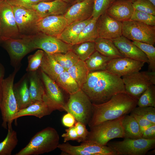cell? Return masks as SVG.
<instances>
[{
  "mask_svg": "<svg viewBox=\"0 0 155 155\" xmlns=\"http://www.w3.org/2000/svg\"><path fill=\"white\" fill-rule=\"evenodd\" d=\"M81 89L92 103L100 104L120 93H127L121 77L106 70L90 71Z\"/></svg>",
  "mask_w": 155,
  "mask_h": 155,
  "instance_id": "cell-1",
  "label": "cell"
},
{
  "mask_svg": "<svg viewBox=\"0 0 155 155\" xmlns=\"http://www.w3.org/2000/svg\"><path fill=\"white\" fill-rule=\"evenodd\" d=\"M137 100L127 93H120L102 103H92L90 128L103 122L115 120L129 114L137 106Z\"/></svg>",
  "mask_w": 155,
  "mask_h": 155,
  "instance_id": "cell-2",
  "label": "cell"
},
{
  "mask_svg": "<svg viewBox=\"0 0 155 155\" xmlns=\"http://www.w3.org/2000/svg\"><path fill=\"white\" fill-rule=\"evenodd\" d=\"M59 141L56 130L48 127L37 133L15 155H38L48 153L57 148Z\"/></svg>",
  "mask_w": 155,
  "mask_h": 155,
  "instance_id": "cell-3",
  "label": "cell"
},
{
  "mask_svg": "<svg viewBox=\"0 0 155 155\" xmlns=\"http://www.w3.org/2000/svg\"><path fill=\"white\" fill-rule=\"evenodd\" d=\"M20 69H14L3 81V94L0 109L3 120L2 126L6 129H12V123L19 111L13 87L16 75Z\"/></svg>",
  "mask_w": 155,
  "mask_h": 155,
  "instance_id": "cell-4",
  "label": "cell"
},
{
  "mask_svg": "<svg viewBox=\"0 0 155 155\" xmlns=\"http://www.w3.org/2000/svg\"><path fill=\"white\" fill-rule=\"evenodd\" d=\"M121 118L105 121L90 128V131H89L86 140L101 145H106L112 139L124 138Z\"/></svg>",
  "mask_w": 155,
  "mask_h": 155,
  "instance_id": "cell-5",
  "label": "cell"
},
{
  "mask_svg": "<svg viewBox=\"0 0 155 155\" xmlns=\"http://www.w3.org/2000/svg\"><path fill=\"white\" fill-rule=\"evenodd\" d=\"M92 103L81 90L70 95L65 111L71 114L77 121L86 125L88 124L92 114Z\"/></svg>",
  "mask_w": 155,
  "mask_h": 155,
  "instance_id": "cell-6",
  "label": "cell"
},
{
  "mask_svg": "<svg viewBox=\"0 0 155 155\" xmlns=\"http://www.w3.org/2000/svg\"><path fill=\"white\" fill-rule=\"evenodd\" d=\"M107 146L115 151L117 155H145L155 146V139L124 138L122 141L108 142Z\"/></svg>",
  "mask_w": 155,
  "mask_h": 155,
  "instance_id": "cell-7",
  "label": "cell"
},
{
  "mask_svg": "<svg viewBox=\"0 0 155 155\" xmlns=\"http://www.w3.org/2000/svg\"><path fill=\"white\" fill-rule=\"evenodd\" d=\"M0 44L8 53L10 64L14 69L20 68L23 58L36 49L31 37L3 39Z\"/></svg>",
  "mask_w": 155,
  "mask_h": 155,
  "instance_id": "cell-8",
  "label": "cell"
},
{
  "mask_svg": "<svg viewBox=\"0 0 155 155\" xmlns=\"http://www.w3.org/2000/svg\"><path fill=\"white\" fill-rule=\"evenodd\" d=\"M122 78L126 92L138 100L149 86L155 84V72L139 71Z\"/></svg>",
  "mask_w": 155,
  "mask_h": 155,
  "instance_id": "cell-9",
  "label": "cell"
},
{
  "mask_svg": "<svg viewBox=\"0 0 155 155\" xmlns=\"http://www.w3.org/2000/svg\"><path fill=\"white\" fill-rule=\"evenodd\" d=\"M122 35L129 40L154 45L155 26L134 21L122 22Z\"/></svg>",
  "mask_w": 155,
  "mask_h": 155,
  "instance_id": "cell-10",
  "label": "cell"
},
{
  "mask_svg": "<svg viewBox=\"0 0 155 155\" xmlns=\"http://www.w3.org/2000/svg\"><path fill=\"white\" fill-rule=\"evenodd\" d=\"M12 7L19 32L22 37L32 36L38 33L36 24L41 18L35 11L21 7Z\"/></svg>",
  "mask_w": 155,
  "mask_h": 155,
  "instance_id": "cell-11",
  "label": "cell"
},
{
  "mask_svg": "<svg viewBox=\"0 0 155 155\" xmlns=\"http://www.w3.org/2000/svg\"><path fill=\"white\" fill-rule=\"evenodd\" d=\"M39 71L45 90V95L43 101L53 111L57 110L65 111L66 103L59 86L55 81L50 78L40 68Z\"/></svg>",
  "mask_w": 155,
  "mask_h": 155,
  "instance_id": "cell-12",
  "label": "cell"
},
{
  "mask_svg": "<svg viewBox=\"0 0 155 155\" xmlns=\"http://www.w3.org/2000/svg\"><path fill=\"white\" fill-rule=\"evenodd\" d=\"M0 24L1 41L23 38L19 32L12 6L5 1L0 4Z\"/></svg>",
  "mask_w": 155,
  "mask_h": 155,
  "instance_id": "cell-13",
  "label": "cell"
},
{
  "mask_svg": "<svg viewBox=\"0 0 155 155\" xmlns=\"http://www.w3.org/2000/svg\"><path fill=\"white\" fill-rule=\"evenodd\" d=\"M35 48L49 54L65 53L71 50L72 45L66 43L57 37L38 33L31 36Z\"/></svg>",
  "mask_w": 155,
  "mask_h": 155,
  "instance_id": "cell-14",
  "label": "cell"
},
{
  "mask_svg": "<svg viewBox=\"0 0 155 155\" xmlns=\"http://www.w3.org/2000/svg\"><path fill=\"white\" fill-rule=\"evenodd\" d=\"M145 63L126 57L112 59L106 70L121 77L140 71Z\"/></svg>",
  "mask_w": 155,
  "mask_h": 155,
  "instance_id": "cell-15",
  "label": "cell"
},
{
  "mask_svg": "<svg viewBox=\"0 0 155 155\" xmlns=\"http://www.w3.org/2000/svg\"><path fill=\"white\" fill-rule=\"evenodd\" d=\"M122 22L117 21L106 13L97 19L96 28L98 37L113 40L122 35Z\"/></svg>",
  "mask_w": 155,
  "mask_h": 155,
  "instance_id": "cell-16",
  "label": "cell"
},
{
  "mask_svg": "<svg viewBox=\"0 0 155 155\" xmlns=\"http://www.w3.org/2000/svg\"><path fill=\"white\" fill-rule=\"evenodd\" d=\"M68 25L63 15L50 16L41 18L36 28L38 33L57 37Z\"/></svg>",
  "mask_w": 155,
  "mask_h": 155,
  "instance_id": "cell-17",
  "label": "cell"
},
{
  "mask_svg": "<svg viewBox=\"0 0 155 155\" xmlns=\"http://www.w3.org/2000/svg\"><path fill=\"white\" fill-rule=\"evenodd\" d=\"M111 40L124 57L148 63V59L145 54L123 35Z\"/></svg>",
  "mask_w": 155,
  "mask_h": 155,
  "instance_id": "cell-18",
  "label": "cell"
},
{
  "mask_svg": "<svg viewBox=\"0 0 155 155\" xmlns=\"http://www.w3.org/2000/svg\"><path fill=\"white\" fill-rule=\"evenodd\" d=\"M93 5V0H85L74 3L69 7L63 15L68 24L75 21L84 20L92 17Z\"/></svg>",
  "mask_w": 155,
  "mask_h": 155,
  "instance_id": "cell-19",
  "label": "cell"
},
{
  "mask_svg": "<svg viewBox=\"0 0 155 155\" xmlns=\"http://www.w3.org/2000/svg\"><path fill=\"white\" fill-rule=\"evenodd\" d=\"M69 7L68 3L62 0H54L41 1L28 8L35 11L42 18L50 16L63 15Z\"/></svg>",
  "mask_w": 155,
  "mask_h": 155,
  "instance_id": "cell-20",
  "label": "cell"
},
{
  "mask_svg": "<svg viewBox=\"0 0 155 155\" xmlns=\"http://www.w3.org/2000/svg\"><path fill=\"white\" fill-rule=\"evenodd\" d=\"M13 90L19 110L24 108L32 103L29 90V82L27 73L13 84Z\"/></svg>",
  "mask_w": 155,
  "mask_h": 155,
  "instance_id": "cell-21",
  "label": "cell"
},
{
  "mask_svg": "<svg viewBox=\"0 0 155 155\" xmlns=\"http://www.w3.org/2000/svg\"><path fill=\"white\" fill-rule=\"evenodd\" d=\"M134 11L132 2L125 0H116L106 13L115 20L123 22L130 20Z\"/></svg>",
  "mask_w": 155,
  "mask_h": 155,
  "instance_id": "cell-22",
  "label": "cell"
},
{
  "mask_svg": "<svg viewBox=\"0 0 155 155\" xmlns=\"http://www.w3.org/2000/svg\"><path fill=\"white\" fill-rule=\"evenodd\" d=\"M53 111L43 101H37L32 102L26 107L19 110L14 117V120L26 116H33L40 119L50 115Z\"/></svg>",
  "mask_w": 155,
  "mask_h": 155,
  "instance_id": "cell-23",
  "label": "cell"
},
{
  "mask_svg": "<svg viewBox=\"0 0 155 155\" xmlns=\"http://www.w3.org/2000/svg\"><path fill=\"white\" fill-rule=\"evenodd\" d=\"M92 19L91 17L85 20L76 21L71 23L65 27L57 37L66 43L72 44Z\"/></svg>",
  "mask_w": 155,
  "mask_h": 155,
  "instance_id": "cell-24",
  "label": "cell"
},
{
  "mask_svg": "<svg viewBox=\"0 0 155 155\" xmlns=\"http://www.w3.org/2000/svg\"><path fill=\"white\" fill-rule=\"evenodd\" d=\"M27 73L31 101L32 103L37 101H43L45 95V90L38 69Z\"/></svg>",
  "mask_w": 155,
  "mask_h": 155,
  "instance_id": "cell-25",
  "label": "cell"
},
{
  "mask_svg": "<svg viewBox=\"0 0 155 155\" xmlns=\"http://www.w3.org/2000/svg\"><path fill=\"white\" fill-rule=\"evenodd\" d=\"M40 69L50 78L55 81L65 70L51 55L44 53Z\"/></svg>",
  "mask_w": 155,
  "mask_h": 155,
  "instance_id": "cell-26",
  "label": "cell"
},
{
  "mask_svg": "<svg viewBox=\"0 0 155 155\" xmlns=\"http://www.w3.org/2000/svg\"><path fill=\"white\" fill-rule=\"evenodd\" d=\"M121 122L124 138H142V133L140 127L134 117L130 115H126L121 117Z\"/></svg>",
  "mask_w": 155,
  "mask_h": 155,
  "instance_id": "cell-27",
  "label": "cell"
},
{
  "mask_svg": "<svg viewBox=\"0 0 155 155\" xmlns=\"http://www.w3.org/2000/svg\"><path fill=\"white\" fill-rule=\"evenodd\" d=\"M95 50L112 59L124 57L111 40L98 37L94 41Z\"/></svg>",
  "mask_w": 155,
  "mask_h": 155,
  "instance_id": "cell-28",
  "label": "cell"
},
{
  "mask_svg": "<svg viewBox=\"0 0 155 155\" xmlns=\"http://www.w3.org/2000/svg\"><path fill=\"white\" fill-rule=\"evenodd\" d=\"M67 71L81 89L85 82L90 72L85 62L80 59Z\"/></svg>",
  "mask_w": 155,
  "mask_h": 155,
  "instance_id": "cell-29",
  "label": "cell"
},
{
  "mask_svg": "<svg viewBox=\"0 0 155 155\" xmlns=\"http://www.w3.org/2000/svg\"><path fill=\"white\" fill-rule=\"evenodd\" d=\"M112 59L95 51L85 62L90 71L106 70Z\"/></svg>",
  "mask_w": 155,
  "mask_h": 155,
  "instance_id": "cell-30",
  "label": "cell"
},
{
  "mask_svg": "<svg viewBox=\"0 0 155 155\" xmlns=\"http://www.w3.org/2000/svg\"><path fill=\"white\" fill-rule=\"evenodd\" d=\"M97 20L92 18L71 45L86 42H94L98 37L96 28Z\"/></svg>",
  "mask_w": 155,
  "mask_h": 155,
  "instance_id": "cell-31",
  "label": "cell"
},
{
  "mask_svg": "<svg viewBox=\"0 0 155 155\" xmlns=\"http://www.w3.org/2000/svg\"><path fill=\"white\" fill-rule=\"evenodd\" d=\"M55 82L59 87L62 88L69 95L81 89L77 82L67 71H64L61 73Z\"/></svg>",
  "mask_w": 155,
  "mask_h": 155,
  "instance_id": "cell-32",
  "label": "cell"
},
{
  "mask_svg": "<svg viewBox=\"0 0 155 155\" xmlns=\"http://www.w3.org/2000/svg\"><path fill=\"white\" fill-rule=\"evenodd\" d=\"M86 151L91 155H117L116 152L106 145H102L85 140L80 145Z\"/></svg>",
  "mask_w": 155,
  "mask_h": 155,
  "instance_id": "cell-33",
  "label": "cell"
},
{
  "mask_svg": "<svg viewBox=\"0 0 155 155\" xmlns=\"http://www.w3.org/2000/svg\"><path fill=\"white\" fill-rule=\"evenodd\" d=\"M71 50L80 60L85 61L96 51L94 42H86L72 45Z\"/></svg>",
  "mask_w": 155,
  "mask_h": 155,
  "instance_id": "cell-34",
  "label": "cell"
},
{
  "mask_svg": "<svg viewBox=\"0 0 155 155\" xmlns=\"http://www.w3.org/2000/svg\"><path fill=\"white\" fill-rule=\"evenodd\" d=\"M8 129L6 137L0 142V155H11L18 144L16 132L12 129Z\"/></svg>",
  "mask_w": 155,
  "mask_h": 155,
  "instance_id": "cell-35",
  "label": "cell"
},
{
  "mask_svg": "<svg viewBox=\"0 0 155 155\" xmlns=\"http://www.w3.org/2000/svg\"><path fill=\"white\" fill-rule=\"evenodd\" d=\"M51 55L65 71H67L79 60L78 57L71 50L65 53H58Z\"/></svg>",
  "mask_w": 155,
  "mask_h": 155,
  "instance_id": "cell-36",
  "label": "cell"
},
{
  "mask_svg": "<svg viewBox=\"0 0 155 155\" xmlns=\"http://www.w3.org/2000/svg\"><path fill=\"white\" fill-rule=\"evenodd\" d=\"M132 42L146 55L148 60L150 71L155 72V48L153 45L137 41Z\"/></svg>",
  "mask_w": 155,
  "mask_h": 155,
  "instance_id": "cell-37",
  "label": "cell"
},
{
  "mask_svg": "<svg viewBox=\"0 0 155 155\" xmlns=\"http://www.w3.org/2000/svg\"><path fill=\"white\" fill-rule=\"evenodd\" d=\"M137 105L140 107H155V86H149L137 100Z\"/></svg>",
  "mask_w": 155,
  "mask_h": 155,
  "instance_id": "cell-38",
  "label": "cell"
},
{
  "mask_svg": "<svg viewBox=\"0 0 155 155\" xmlns=\"http://www.w3.org/2000/svg\"><path fill=\"white\" fill-rule=\"evenodd\" d=\"M116 0H93L92 17L97 20L101 15L106 13Z\"/></svg>",
  "mask_w": 155,
  "mask_h": 155,
  "instance_id": "cell-39",
  "label": "cell"
},
{
  "mask_svg": "<svg viewBox=\"0 0 155 155\" xmlns=\"http://www.w3.org/2000/svg\"><path fill=\"white\" fill-rule=\"evenodd\" d=\"M44 53L42 50L39 49L28 57V65L26 69L27 72L34 71L40 68Z\"/></svg>",
  "mask_w": 155,
  "mask_h": 155,
  "instance_id": "cell-40",
  "label": "cell"
},
{
  "mask_svg": "<svg viewBox=\"0 0 155 155\" xmlns=\"http://www.w3.org/2000/svg\"><path fill=\"white\" fill-rule=\"evenodd\" d=\"M139 22L147 25L155 26V16L134 10L129 20Z\"/></svg>",
  "mask_w": 155,
  "mask_h": 155,
  "instance_id": "cell-41",
  "label": "cell"
},
{
  "mask_svg": "<svg viewBox=\"0 0 155 155\" xmlns=\"http://www.w3.org/2000/svg\"><path fill=\"white\" fill-rule=\"evenodd\" d=\"M57 148L68 155H91L89 153L83 149L80 146H73L68 142L59 144Z\"/></svg>",
  "mask_w": 155,
  "mask_h": 155,
  "instance_id": "cell-42",
  "label": "cell"
},
{
  "mask_svg": "<svg viewBox=\"0 0 155 155\" xmlns=\"http://www.w3.org/2000/svg\"><path fill=\"white\" fill-rule=\"evenodd\" d=\"M130 113L141 116L155 124V107L136 106Z\"/></svg>",
  "mask_w": 155,
  "mask_h": 155,
  "instance_id": "cell-43",
  "label": "cell"
},
{
  "mask_svg": "<svg viewBox=\"0 0 155 155\" xmlns=\"http://www.w3.org/2000/svg\"><path fill=\"white\" fill-rule=\"evenodd\" d=\"M132 5L134 10L155 16V6L148 0H135Z\"/></svg>",
  "mask_w": 155,
  "mask_h": 155,
  "instance_id": "cell-44",
  "label": "cell"
},
{
  "mask_svg": "<svg viewBox=\"0 0 155 155\" xmlns=\"http://www.w3.org/2000/svg\"><path fill=\"white\" fill-rule=\"evenodd\" d=\"M6 1L12 6L21 7L27 8L42 1L41 0H7Z\"/></svg>",
  "mask_w": 155,
  "mask_h": 155,
  "instance_id": "cell-45",
  "label": "cell"
},
{
  "mask_svg": "<svg viewBox=\"0 0 155 155\" xmlns=\"http://www.w3.org/2000/svg\"><path fill=\"white\" fill-rule=\"evenodd\" d=\"M74 126L79 138V142L86 140L89 132L86 125L81 122L77 121Z\"/></svg>",
  "mask_w": 155,
  "mask_h": 155,
  "instance_id": "cell-46",
  "label": "cell"
},
{
  "mask_svg": "<svg viewBox=\"0 0 155 155\" xmlns=\"http://www.w3.org/2000/svg\"><path fill=\"white\" fill-rule=\"evenodd\" d=\"M65 133L61 135L64 143L70 140H76L79 142V138L74 126L65 129Z\"/></svg>",
  "mask_w": 155,
  "mask_h": 155,
  "instance_id": "cell-47",
  "label": "cell"
},
{
  "mask_svg": "<svg viewBox=\"0 0 155 155\" xmlns=\"http://www.w3.org/2000/svg\"><path fill=\"white\" fill-rule=\"evenodd\" d=\"M134 117L140 126L142 133L148 127L155 124L151 122L145 118L139 115L130 113Z\"/></svg>",
  "mask_w": 155,
  "mask_h": 155,
  "instance_id": "cell-48",
  "label": "cell"
},
{
  "mask_svg": "<svg viewBox=\"0 0 155 155\" xmlns=\"http://www.w3.org/2000/svg\"><path fill=\"white\" fill-rule=\"evenodd\" d=\"M76 120L74 116L68 112L65 114L62 119V123L63 125L68 127L74 126L76 123Z\"/></svg>",
  "mask_w": 155,
  "mask_h": 155,
  "instance_id": "cell-49",
  "label": "cell"
},
{
  "mask_svg": "<svg viewBox=\"0 0 155 155\" xmlns=\"http://www.w3.org/2000/svg\"><path fill=\"white\" fill-rule=\"evenodd\" d=\"M142 138L146 139H155V124L150 126L144 130Z\"/></svg>",
  "mask_w": 155,
  "mask_h": 155,
  "instance_id": "cell-50",
  "label": "cell"
},
{
  "mask_svg": "<svg viewBox=\"0 0 155 155\" xmlns=\"http://www.w3.org/2000/svg\"><path fill=\"white\" fill-rule=\"evenodd\" d=\"M5 69L3 65L0 63V106L3 94V81L4 79Z\"/></svg>",
  "mask_w": 155,
  "mask_h": 155,
  "instance_id": "cell-51",
  "label": "cell"
},
{
  "mask_svg": "<svg viewBox=\"0 0 155 155\" xmlns=\"http://www.w3.org/2000/svg\"><path fill=\"white\" fill-rule=\"evenodd\" d=\"M152 3L155 6V0H148Z\"/></svg>",
  "mask_w": 155,
  "mask_h": 155,
  "instance_id": "cell-52",
  "label": "cell"
},
{
  "mask_svg": "<svg viewBox=\"0 0 155 155\" xmlns=\"http://www.w3.org/2000/svg\"><path fill=\"white\" fill-rule=\"evenodd\" d=\"M84 0H75L74 1V3L81 2Z\"/></svg>",
  "mask_w": 155,
  "mask_h": 155,
  "instance_id": "cell-53",
  "label": "cell"
},
{
  "mask_svg": "<svg viewBox=\"0 0 155 155\" xmlns=\"http://www.w3.org/2000/svg\"><path fill=\"white\" fill-rule=\"evenodd\" d=\"M42 1L49 2L53 1L54 0H41Z\"/></svg>",
  "mask_w": 155,
  "mask_h": 155,
  "instance_id": "cell-54",
  "label": "cell"
},
{
  "mask_svg": "<svg viewBox=\"0 0 155 155\" xmlns=\"http://www.w3.org/2000/svg\"><path fill=\"white\" fill-rule=\"evenodd\" d=\"M62 0L68 3V2L71 1L72 0Z\"/></svg>",
  "mask_w": 155,
  "mask_h": 155,
  "instance_id": "cell-55",
  "label": "cell"
},
{
  "mask_svg": "<svg viewBox=\"0 0 155 155\" xmlns=\"http://www.w3.org/2000/svg\"><path fill=\"white\" fill-rule=\"evenodd\" d=\"M126 0V1H130V2H132V3H133L135 0Z\"/></svg>",
  "mask_w": 155,
  "mask_h": 155,
  "instance_id": "cell-56",
  "label": "cell"
},
{
  "mask_svg": "<svg viewBox=\"0 0 155 155\" xmlns=\"http://www.w3.org/2000/svg\"><path fill=\"white\" fill-rule=\"evenodd\" d=\"M1 30L0 28V42L1 41Z\"/></svg>",
  "mask_w": 155,
  "mask_h": 155,
  "instance_id": "cell-57",
  "label": "cell"
},
{
  "mask_svg": "<svg viewBox=\"0 0 155 155\" xmlns=\"http://www.w3.org/2000/svg\"><path fill=\"white\" fill-rule=\"evenodd\" d=\"M4 0H0V4L4 1Z\"/></svg>",
  "mask_w": 155,
  "mask_h": 155,
  "instance_id": "cell-58",
  "label": "cell"
},
{
  "mask_svg": "<svg viewBox=\"0 0 155 155\" xmlns=\"http://www.w3.org/2000/svg\"><path fill=\"white\" fill-rule=\"evenodd\" d=\"M4 0L6 1L7 0Z\"/></svg>",
  "mask_w": 155,
  "mask_h": 155,
  "instance_id": "cell-59",
  "label": "cell"
},
{
  "mask_svg": "<svg viewBox=\"0 0 155 155\" xmlns=\"http://www.w3.org/2000/svg\"></svg>",
  "mask_w": 155,
  "mask_h": 155,
  "instance_id": "cell-60",
  "label": "cell"
}]
</instances>
